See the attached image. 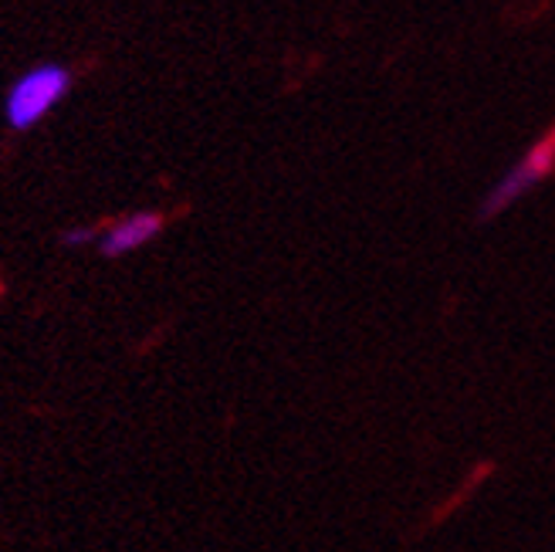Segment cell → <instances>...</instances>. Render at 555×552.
I'll return each instance as SVG.
<instances>
[{
	"label": "cell",
	"instance_id": "1",
	"mask_svg": "<svg viewBox=\"0 0 555 552\" xmlns=\"http://www.w3.org/2000/svg\"><path fill=\"white\" fill-rule=\"evenodd\" d=\"M75 86V72L65 62H35L14 75L0 99V119L11 132H31L59 108Z\"/></svg>",
	"mask_w": 555,
	"mask_h": 552
},
{
	"label": "cell",
	"instance_id": "4",
	"mask_svg": "<svg viewBox=\"0 0 555 552\" xmlns=\"http://www.w3.org/2000/svg\"><path fill=\"white\" fill-rule=\"evenodd\" d=\"M99 234H102V228H95V224H72L59 234V244L65 252H81V247H95Z\"/></svg>",
	"mask_w": 555,
	"mask_h": 552
},
{
	"label": "cell",
	"instance_id": "3",
	"mask_svg": "<svg viewBox=\"0 0 555 552\" xmlns=\"http://www.w3.org/2000/svg\"><path fill=\"white\" fill-rule=\"evenodd\" d=\"M163 231H166V214H159V210H132V214H122L116 220H108V224H102L95 255H102L108 261L129 258L135 252H143V247H150Z\"/></svg>",
	"mask_w": 555,
	"mask_h": 552
},
{
	"label": "cell",
	"instance_id": "2",
	"mask_svg": "<svg viewBox=\"0 0 555 552\" xmlns=\"http://www.w3.org/2000/svg\"><path fill=\"white\" fill-rule=\"evenodd\" d=\"M548 177H555V123L512 163L502 177L494 180V187L481 197L478 220L488 224V220L502 217L512 204H518L525 193H532Z\"/></svg>",
	"mask_w": 555,
	"mask_h": 552
}]
</instances>
